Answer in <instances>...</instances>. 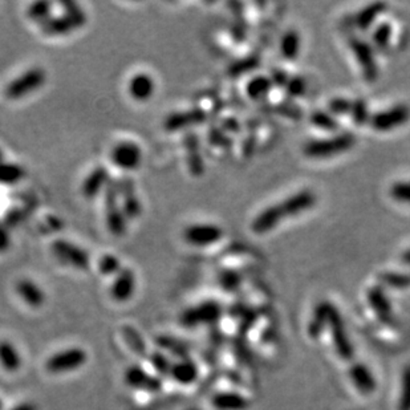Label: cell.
<instances>
[{"label": "cell", "mask_w": 410, "mask_h": 410, "mask_svg": "<svg viewBox=\"0 0 410 410\" xmlns=\"http://www.w3.org/2000/svg\"><path fill=\"white\" fill-rule=\"evenodd\" d=\"M1 161H4V153L1 152V149H0V162Z\"/></svg>", "instance_id": "d590c367"}, {"label": "cell", "mask_w": 410, "mask_h": 410, "mask_svg": "<svg viewBox=\"0 0 410 410\" xmlns=\"http://www.w3.org/2000/svg\"><path fill=\"white\" fill-rule=\"evenodd\" d=\"M155 92V81L149 74L138 72L128 81V93L137 103L149 101Z\"/></svg>", "instance_id": "2e32d148"}, {"label": "cell", "mask_w": 410, "mask_h": 410, "mask_svg": "<svg viewBox=\"0 0 410 410\" xmlns=\"http://www.w3.org/2000/svg\"><path fill=\"white\" fill-rule=\"evenodd\" d=\"M286 88L291 96L296 97V96H300L303 94L305 91V83H304L303 78L300 77H295V78H289V83L286 84Z\"/></svg>", "instance_id": "1f68e13d"}, {"label": "cell", "mask_w": 410, "mask_h": 410, "mask_svg": "<svg viewBox=\"0 0 410 410\" xmlns=\"http://www.w3.org/2000/svg\"><path fill=\"white\" fill-rule=\"evenodd\" d=\"M11 410H37L36 409V407L33 405V404H31V402H23V404H20V405H17V407H14Z\"/></svg>", "instance_id": "836d02e7"}, {"label": "cell", "mask_w": 410, "mask_h": 410, "mask_svg": "<svg viewBox=\"0 0 410 410\" xmlns=\"http://www.w3.org/2000/svg\"><path fill=\"white\" fill-rule=\"evenodd\" d=\"M116 183L120 197V205L126 219L132 221L139 218L142 214V203L137 194L135 181L130 177H123L121 180L116 181Z\"/></svg>", "instance_id": "30bf717a"}, {"label": "cell", "mask_w": 410, "mask_h": 410, "mask_svg": "<svg viewBox=\"0 0 410 410\" xmlns=\"http://www.w3.org/2000/svg\"><path fill=\"white\" fill-rule=\"evenodd\" d=\"M386 4L385 3H373L366 6L364 10L356 17V23L361 30H368L373 26V23L377 20V17L385 11Z\"/></svg>", "instance_id": "7402d4cb"}, {"label": "cell", "mask_w": 410, "mask_h": 410, "mask_svg": "<svg viewBox=\"0 0 410 410\" xmlns=\"http://www.w3.org/2000/svg\"><path fill=\"white\" fill-rule=\"evenodd\" d=\"M372 39H373V44L377 49L385 51L391 44L392 26L388 23H381L380 26L373 32Z\"/></svg>", "instance_id": "484cf974"}, {"label": "cell", "mask_w": 410, "mask_h": 410, "mask_svg": "<svg viewBox=\"0 0 410 410\" xmlns=\"http://www.w3.org/2000/svg\"><path fill=\"white\" fill-rule=\"evenodd\" d=\"M87 361V350L80 347H71L53 353L46 361V370L55 376L68 375L83 368Z\"/></svg>", "instance_id": "8992f818"}, {"label": "cell", "mask_w": 410, "mask_h": 410, "mask_svg": "<svg viewBox=\"0 0 410 410\" xmlns=\"http://www.w3.org/2000/svg\"><path fill=\"white\" fill-rule=\"evenodd\" d=\"M271 88H273V81L268 77H255L247 85V94L253 100H260L268 94Z\"/></svg>", "instance_id": "cb8c5ba5"}, {"label": "cell", "mask_w": 410, "mask_h": 410, "mask_svg": "<svg viewBox=\"0 0 410 410\" xmlns=\"http://www.w3.org/2000/svg\"><path fill=\"white\" fill-rule=\"evenodd\" d=\"M318 198L311 190H302L298 194L286 198L277 205H273L255 216L251 228L257 234H266L277 228L282 221L296 216L312 209L316 205Z\"/></svg>", "instance_id": "6da1fadb"}, {"label": "cell", "mask_w": 410, "mask_h": 410, "mask_svg": "<svg viewBox=\"0 0 410 410\" xmlns=\"http://www.w3.org/2000/svg\"><path fill=\"white\" fill-rule=\"evenodd\" d=\"M142 149L135 141H120L110 151L112 164L125 171L138 169L142 164Z\"/></svg>", "instance_id": "ba28073f"}, {"label": "cell", "mask_w": 410, "mask_h": 410, "mask_svg": "<svg viewBox=\"0 0 410 410\" xmlns=\"http://www.w3.org/2000/svg\"><path fill=\"white\" fill-rule=\"evenodd\" d=\"M26 14L30 20L42 26L52 16V3H49V1L31 3L30 6L27 7Z\"/></svg>", "instance_id": "603a6c76"}, {"label": "cell", "mask_w": 410, "mask_h": 410, "mask_svg": "<svg viewBox=\"0 0 410 410\" xmlns=\"http://www.w3.org/2000/svg\"><path fill=\"white\" fill-rule=\"evenodd\" d=\"M27 176L26 169L20 164L11 161H1L0 162V183L6 186H12L24 180Z\"/></svg>", "instance_id": "ffe728a7"}, {"label": "cell", "mask_w": 410, "mask_h": 410, "mask_svg": "<svg viewBox=\"0 0 410 410\" xmlns=\"http://www.w3.org/2000/svg\"><path fill=\"white\" fill-rule=\"evenodd\" d=\"M105 222L109 232L114 237H123L128 231V219L123 215L120 197L117 190V183L113 180L107 186L105 191Z\"/></svg>", "instance_id": "52a82bcc"}, {"label": "cell", "mask_w": 410, "mask_h": 410, "mask_svg": "<svg viewBox=\"0 0 410 410\" xmlns=\"http://www.w3.org/2000/svg\"><path fill=\"white\" fill-rule=\"evenodd\" d=\"M205 113L202 110H186V112H177L170 116H167L165 120V129L169 132H177L185 128L197 125L199 122L205 121Z\"/></svg>", "instance_id": "ac0fdd59"}, {"label": "cell", "mask_w": 410, "mask_h": 410, "mask_svg": "<svg viewBox=\"0 0 410 410\" xmlns=\"http://www.w3.org/2000/svg\"><path fill=\"white\" fill-rule=\"evenodd\" d=\"M311 121H312V123L315 126H318V128L323 129V130L332 132V130H336L339 128V123L334 120V117H331L330 114H327L324 112L314 113L312 117H311Z\"/></svg>", "instance_id": "f1b7e54d"}, {"label": "cell", "mask_w": 410, "mask_h": 410, "mask_svg": "<svg viewBox=\"0 0 410 410\" xmlns=\"http://www.w3.org/2000/svg\"><path fill=\"white\" fill-rule=\"evenodd\" d=\"M123 380L128 386L139 391H155L160 388V381L153 379L139 365H132L126 369Z\"/></svg>", "instance_id": "e0dca14e"}, {"label": "cell", "mask_w": 410, "mask_h": 410, "mask_svg": "<svg viewBox=\"0 0 410 410\" xmlns=\"http://www.w3.org/2000/svg\"><path fill=\"white\" fill-rule=\"evenodd\" d=\"M10 247H11L10 228L6 223L0 222V254L6 253Z\"/></svg>", "instance_id": "d6a6232c"}, {"label": "cell", "mask_w": 410, "mask_h": 410, "mask_svg": "<svg viewBox=\"0 0 410 410\" xmlns=\"http://www.w3.org/2000/svg\"><path fill=\"white\" fill-rule=\"evenodd\" d=\"M52 255L60 262L61 264L71 267L77 271H88L91 268L89 253L71 241L56 239L51 244Z\"/></svg>", "instance_id": "5b68a950"}, {"label": "cell", "mask_w": 410, "mask_h": 410, "mask_svg": "<svg viewBox=\"0 0 410 410\" xmlns=\"http://www.w3.org/2000/svg\"><path fill=\"white\" fill-rule=\"evenodd\" d=\"M356 144L352 133H343L325 139H312L304 145V154L309 158H328L350 151Z\"/></svg>", "instance_id": "277c9868"}, {"label": "cell", "mask_w": 410, "mask_h": 410, "mask_svg": "<svg viewBox=\"0 0 410 410\" xmlns=\"http://www.w3.org/2000/svg\"><path fill=\"white\" fill-rule=\"evenodd\" d=\"M391 197L397 202L410 205V181H400L392 185Z\"/></svg>", "instance_id": "83f0119b"}, {"label": "cell", "mask_w": 410, "mask_h": 410, "mask_svg": "<svg viewBox=\"0 0 410 410\" xmlns=\"http://www.w3.org/2000/svg\"><path fill=\"white\" fill-rule=\"evenodd\" d=\"M4 409V404H3V401H1V398H0V410Z\"/></svg>", "instance_id": "8d00e7d4"}, {"label": "cell", "mask_w": 410, "mask_h": 410, "mask_svg": "<svg viewBox=\"0 0 410 410\" xmlns=\"http://www.w3.org/2000/svg\"><path fill=\"white\" fill-rule=\"evenodd\" d=\"M410 120V108L405 104L395 105L370 117V125L377 132H391Z\"/></svg>", "instance_id": "9c48e42d"}, {"label": "cell", "mask_w": 410, "mask_h": 410, "mask_svg": "<svg viewBox=\"0 0 410 410\" xmlns=\"http://www.w3.org/2000/svg\"><path fill=\"white\" fill-rule=\"evenodd\" d=\"M222 235H223L222 228L210 223L191 225L185 228L183 231L185 241L196 247H206L215 244L222 238Z\"/></svg>", "instance_id": "4fadbf2b"}, {"label": "cell", "mask_w": 410, "mask_h": 410, "mask_svg": "<svg viewBox=\"0 0 410 410\" xmlns=\"http://www.w3.org/2000/svg\"><path fill=\"white\" fill-rule=\"evenodd\" d=\"M402 262H404L405 264H409L410 266V248L409 250H407V251L402 254Z\"/></svg>", "instance_id": "e575fe53"}, {"label": "cell", "mask_w": 410, "mask_h": 410, "mask_svg": "<svg viewBox=\"0 0 410 410\" xmlns=\"http://www.w3.org/2000/svg\"><path fill=\"white\" fill-rule=\"evenodd\" d=\"M97 268H99V273H101V275L114 277L117 273L121 271L123 267H122L121 260L119 257H116L113 254H105V255H103L101 258L99 259Z\"/></svg>", "instance_id": "d4e9b609"}, {"label": "cell", "mask_w": 410, "mask_h": 410, "mask_svg": "<svg viewBox=\"0 0 410 410\" xmlns=\"http://www.w3.org/2000/svg\"><path fill=\"white\" fill-rule=\"evenodd\" d=\"M16 295L31 308H40L46 300V291L32 279H20L15 284Z\"/></svg>", "instance_id": "9a60e30c"}, {"label": "cell", "mask_w": 410, "mask_h": 410, "mask_svg": "<svg viewBox=\"0 0 410 410\" xmlns=\"http://www.w3.org/2000/svg\"><path fill=\"white\" fill-rule=\"evenodd\" d=\"M23 365V356L10 340H0V366L7 373H15Z\"/></svg>", "instance_id": "d6986e66"}, {"label": "cell", "mask_w": 410, "mask_h": 410, "mask_svg": "<svg viewBox=\"0 0 410 410\" xmlns=\"http://www.w3.org/2000/svg\"><path fill=\"white\" fill-rule=\"evenodd\" d=\"M350 108H352V101L348 99H344V97H336L330 103L331 112L334 114H337V116L348 114L350 112Z\"/></svg>", "instance_id": "f546056e"}, {"label": "cell", "mask_w": 410, "mask_h": 410, "mask_svg": "<svg viewBox=\"0 0 410 410\" xmlns=\"http://www.w3.org/2000/svg\"><path fill=\"white\" fill-rule=\"evenodd\" d=\"M352 116V120L356 125H364L370 120L368 105L365 104L363 100H355L352 101V108L350 112Z\"/></svg>", "instance_id": "4316f807"}, {"label": "cell", "mask_w": 410, "mask_h": 410, "mask_svg": "<svg viewBox=\"0 0 410 410\" xmlns=\"http://www.w3.org/2000/svg\"><path fill=\"white\" fill-rule=\"evenodd\" d=\"M109 182H110V176L107 167L96 166L92 169L89 174L81 183V194L87 199L99 197L101 193L105 191Z\"/></svg>", "instance_id": "5bb4252c"}, {"label": "cell", "mask_w": 410, "mask_h": 410, "mask_svg": "<svg viewBox=\"0 0 410 410\" xmlns=\"http://www.w3.org/2000/svg\"><path fill=\"white\" fill-rule=\"evenodd\" d=\"M300 36L296 31H289L280 42V53L287 60H295L300 52Z\"/></svg>", "instance_id": "44dd1931"}, {"label": "cell", "mask_w": 410, "mask_h": 410, "mask_svg": "<svg viewBox=\"0 0 410 410\" xmlns=\"http://www.w3.org/2000/svg\"><path fill=\"white\" fill-rule=\"evenodd\" d=\"M193 372H194V369L186 363H180V364L173 366V369H171V373L176 377V380L183 381V382L190 381V379L193 377Z\"/></svg>", "instance_id": "4dcf8cb0"}, {"label": "cell", "mask_w": 410, "mask_h": 410, "mask_svg": "<svg viewBox=\"0 0 410 410\" xmlns=\"http://www.w3.org/2000/svg\"><path fill=\"white\" fill-rule=\"evenodd\" d=\"M46 72L40 67H32L24 71L14 80H11L4 88V97L17 101L22 100L32 93L39 91L46 84Z\"/></svg>", "instance_id": "3957f363"}, {"label": "cell", "mask_w": 410, "mask_h": 410, "mask_svg": "<svg viewBox=\"0 0 410 410\" xmlns=\"http://www.w3.org/2000/svg\"><path fill=\"white\" fill-rule=\"evenodd\" d=\"M61 6L64 11L61 15H52L40 26L46 36L60 37L71 35L83 28L88 22L87 14L75 1H64Z\"/></svg>", "instance_id": "7a4b0ae2"}, {"label": "cell", "mask_w": 410, "mask_h": 410, "mask_svg": "<svg viewBox=\"0 0 410 410\" xmlns=\"http://www.w3.org/2000/svg\"><path fill=\"white\" fill-rule=\"evenodd\" d=\"M136 289V273L129 267H123L121 271L113 277L112 284L109 287V293L114 302L126 303L133 298Z\"/></svg>", "instance_id": "7c38bea8"}, {"label": "cell", "mask_w": 410, "mask_h": 410, "mask_svg": "<svg viewBox=\"0 0 410 410\" xmlns=\"http://www.w3.org/2000/svg\"><path fill=\"white\" fill-rule=\"evenodd\" d=\"M350 49L360 65L365 80L369 83L376 81L379 77V68L376 64V58L372 46L361 39L353 37L350 40Z\"/></svg>", "instance_id": "8fae6325"}]
</instances>
